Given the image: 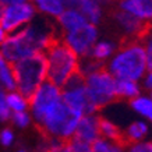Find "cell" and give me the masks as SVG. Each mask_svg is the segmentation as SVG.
<instances>
[{"label":"cell","instance_id":"cell-1","mask_svg":"<svg viewBox=\"0 0 152 152\" xmlns=\"http://www.w3.org/2000/svg\"><path fill=\"white\" fill-rule=\"evenodd\" d=\"M41 50L45 53L48 60L46 80L60 89L70 75L80 67L77 53L66 39L53 34H49L45 38Z\"/></svg>","mask_w":152,"mask_h":152},{"label":"cell","instance_id":"cell-2","mask_svg":"<svg viewBox=\"0 0 152 152\" xmlns=\"http://www.w3.org/2000/svg\"><path fill=\"white\" fill-rule=\"evenodd\" d=\"M7 67L14 80L20 96L25 101L28 107L38 88L46 78V56L42 50H38L24 59L7 63Z\"/></svg>","mask_w":152,"mask_h":152},{"label":"cell","instance_id":"cell-3","mask_svg":"<svg viewBox=\"0 0 152 152\" xmlns=\"http://www.w3.org/2000/svg\"><path fill=\"white\" fill-rule=\"evenodd\" d=\"M140 39L130 35L121 39L115 59L110 63V73L117 78L137 81L144 75L147 69V53Z\"/></svg>","mask_w":152,"mask_h":152},{"label":"cell","instance_id":"cell-4","mask_svg":"<svg viewBox=\"0 0 152 152\" xmlns=\"http://www.w3.org/2000/svg\"><path fill=\"white\" fill-rule=\"evenodd\" d=\"M81 116H83L81 113L70 109L60 99L48 109L42 121L39 124H35V127L42 137H45L46 140L56 138L57 141H60V140L69 138L73 134Z\"/></svg>","mask_w":152,"mask_h":152},{"label":"cell","instance_id":"cell-5","mask_svg":"<svg viewBox=\"0 0 152 152\" xmlns=\"http://www.w3.org/2000/svg\"><path fill=\"white\" fill-rule=\"evenodd\" d=\"M85 87L89 101L96 110L103 109L112 102L120 101L116 91V80L105 64H101L91 73L85 74Z\"/></svg>","mask_w":152,"mask_h":152},{"label":"cell","instance_id":"cell-6","mask_svg":"<svg viewBox=\"0 0 152 152\" xmlns=\"http://www.w3.org/2000/svg\"><path fill=\"white\" fill-rule=\"evenodd\" d=\"M60 99L70 109L78 112L81 115H92L96 112L87 94L85 74L80 67L70 75L69 80L60 88Z\"/></svg>","mask_w":152,"mask_h":152},{"label":"cell","instance_id":"cell-7","mask_svg":"<svg viewBox=\"0 0 152 152\" xmlns=\"http://www.w3.org/2000/svg\"><path fill=\"white\" fill-rule=\"evenodd\" d=\"M57 101H60V89L52 83H49L48 80L43 81L41 84V87L38 88V91L35 92L29 106H28V107L32 109L35 124L41 123L45 113L48 112V109L52 105H55Z\"/></svg>","mask_w":152,"mask_h":152},{"label":"cell","instance_id":"cell-8","mask_svg":"<svg viewBox=\"0 0 152 152\" xmlns=\"http://www.w3.org/2000/svg\"><path fill=\"white\" fill-rule=\"evenodd\" d=\"M95 41H96V28L92 23H87L73 31H69L66 37V42L73 48V50L84 57L92 53V46Z\"/></svg>","mask_w":152,"mask_h":152},{"label":"cell","instance_id":"cell-9","mask_svg":"<svg viewBox=\"0 0 152 152\" xmlns=\"http://www.w3.org/2000/svg\"><path fill=\"white\" fill-rule=\"evenodd\" d=\"M35 9L29 3H17L10 4V7H6L4 13L0 20V27L4 31V34L11 32L17 27L28 23L34 17Z\"/></svg>","mask_w":152,"mask_h":152},{"label":"cell","instance_id":"cell-10","mask_svg":"<svg viewBox=\"0 0 152 152\" xmlns=\"http://www.w3.org/2000/svg\"><path fill=\"white\" fill-rule=\"evenodd\" d=\"M115 18L119 21L121 27L126 28V31L130 32L137 39H145L151 32V21L145 18H140L137 15L129 13V11H121V10H115L113 11Z\"/></svg>","mask_w":152,"mask_h":152},{"label":"cell","instance_id":"cell-11","mask_svg":"<svg viewBox=\"0 0 152 152\" xmlns=\"http://www.w3.org/2000/svg\"><path fill=\"white\" fill-rule=\"evenodd\" d=\"M71 135L80 141L91 145V142H94L96 138L101 137L99 127H98V116H95L94 113L92 115H83Z\"/></svg>","mask_w":152,"mask_h":152},{"label":"cell","instance_id":"cell-12","mask_svg":"<svg viewBox=\"0 0 152 152\" xmlns=\"http://www.w3.org/2000/svg\"><path fill=\"white\" fill-rule=\"evenodd\" d=\"M98 127H99V134L103 135V138L110 140V142L116 144L117 147L127 148L131 145L126 133H123L116 124L110 123L109 120L103 119L101 116H98Z\"/></svg>","mask_w":152,"mask_h":152},{"label":"cell","instance_id":"cell-13","mask_svg":"<svg viewBox=\"0 0 152 152\" xmlns=\"http://www.w3.org/2000/svg\"><path fill=\"white\" fill-rule=\"evenodd\" d=\"M63 3H66L69 9L77 10L92 24H96L101 18V7L98 0H63Z\"/></svg>","mask_w":152,"mask_h":152},{"label":"cell","instance_id":"cell-14","mask_svg":"<svg viewBox=\"0 0 152 152\" xmlns=\"http://www.w3.org/2000/svg\"><path fill=\"white\" fill-rule=\"evenodd\" d=\"M46 152H91L89 144L83 142L75 137L70 135L69 138L60 140L48 148Z\"/></svg>","mask_w":152,"mask_h":152},{"label":"cell","instance_id":"cell-15","mask_svg":"<svg viewBox=\"0 0 152 152\" xmlns=\"http://www.w3.org/2000/svg\"><path fill=\"white\" fill-rule=\"evenodd\" d=\"M123 10L137 15L140 18L151 20L152 9L149 0H117Z\"/></svg>","mask_w":152,"mask_h":152},{"label":"cell","instance_id":"cell-16","mask_svg":"<svg viewBox=\"0 0 152 152\" xmlns=\"http://www.w3.org/2000/svg\"><path fill=\"white\" fill-rule=\"evenodd\" d=\"M57 20H59V24L64 28L66 31H73L75 28L87 24V18L81 13H78L77 10H73V9H69L66 11L63 10L57 15Z\"/></svg>","mask_w":152,"mask_h":152},{"label":"cell","instance_id":"cell-17","mask_svg":"<svg viewBox=\"0 0 152 152\" xmlns=\"http://www.w3.org/2000/svg\"><path fill=\"white\" fill-rule=\"evenodd\" d=\"M116 91H117V96L119 99H131V98L138 96L140 89L138 85L135 84V81L133 80H123V78H117L116 81Z\"/></svg>","mask_w":152,"mask_h":152},{"label":"cell","instance_id":"cell-18","mask_svg":"<svg viewBox=\"0 0 152 152\" xmlns=\"http://www.w3.org/2000/svg\"><path fill=\"white\" fill-rule=\"evenodd\" d=\"M32 1L41 11L52 15H59L64 10L63 0H32Z\"/></svg>","mask_w":152,"mask_h":152},{"label":"cell","instance_id":"cell-19","mask_svg":"<svg viewBox=\"0 0 152 152\" xmlns=\"http://www.w3.org/2000/svg\"><path fill=\"white\" fill-rule=\"evenodd\" d=\"M147 124L145 123H141V121H135L129 127V130L126 131V135L129 138L130 144H137L140 140H142L147 134Z\"/></svg>","mask_w":152,"mask_h":152},{"label":"cell","instance_id":"cell-20","mask_svg":"<svg viewBox=\"0 0 152 152\" xmlns=\"http://www.w3.org/2000/svg\"><path fill=\"white\" fill-rule=\"evenodd\" d=\"M91 152H121L123 148L117 147L116 144L106 141L105 138H96L94 142H91Z\"/></svg>","mask_w":152,"mask_h":152},{"label":"cell","instance_id":"cell-21","mask_svg":"<svg viewBox=\"0 0 152 152\" xmlns=\"http://www.w3.org/2000/svg\"><path fill=\"white\" fill-rule=\"evenodd\" d=\"M130 103L133 106L135 110H138L140 113H142L145 117L151 120L152 117V103H151V99H148V98H131L130 99Z\"/></svg>","mask_w":152,"mask_h":152},{"label":"cell","instance_id":"cell-22","mask_svg":"<svg viewBox=\"0 0 152 152\" xmlns=\"http://www.w3.org/2000/svg\"><path fill=\"white\" fill-rule=\"evenodd\" d=\"M112 52H113V46H112L110 43L102 42V43H98L96 46H95V49L92 50L91 55L95 56V59H98V60H103L110 55Z\"/></svg>","mask_w":152,"mask_h":152},{"label":"cell","instance_id":"cell-23","mask_svg":"<svg viewBox=\"0 0 152 152\" xmlns=\"http://www.w3.org/2000/svg\"><path fill=\"white\" fill-rule=\"evenodd\" d=\"M6 103H7L10 107H13L15 112L24 110V109L27 107L25 101H24L20 95H15V94H9V95L6 96Z\"/></svg>","mask_w":152,"mask_h":152},{"label":"cell","instance_id":"cell-24","mask_svg":"<svg viewBox=\"0 0 152 152\" xmlns=\"http://www.w3.org/2000/svg\"><path fill=\"white\" fill-rule=\"evenodd\" d=\"M0 80H1L3 85H4L7 89H10V91H13L14 88H15L14 80H13V77H11V74H10L9 69H7V66L0 69Z\"/></svg>","mask_w":152,"mask_h":152},{"label":"cell","instance_id":"cell-25","mask_svg":"<svg viewBox=\"0 0 152 152\" xmlns=\"http://www.w3.org/2000/svg\"><path fill=\"white\" fill-rule=\"evenodd\" d=\"M13 120H14V123H17L20 127H24V126L28 124L29 117H28V115L25 113V112L20 110V112H15V113L13 115Z\"/></svg>","mask_w":152,"mask_h":152},{"label":"cell","instance_id":"cell-26","mask_svg":"<svg viewBox=\"0 0 152 152\" xmlns=\"http://www.w3.org/2000/svg\"><path fill=\"white\" fill-rule=\"evenodd\" d=\"M10 117L9 106L4 102V95L0 91V120H7Z\"/></svg>","mask_w":152,"mask_h":152},{"label":"cell","instance_id":"cell-27","mask_svg":"<svg viewBox=\"0 0 152 152\" xmlns=\"http://www.w3.org/2000/svg\"><path fill=\"white\" fill-rule=\"evenodd\" d=\"M130 152H152L151 142H144V144H134V147L130 149Z\"/></svg>","mask_w":152,"mask_h":152},{"label":"cell","instance_id":"cell-28","mask_svg":"<svg viewBox=\"0 0 152 152\" xmlns=\"http://www.w3.org/2000/svg\"><path fill=\"white\" fill-rule=\"evenodd\" d=\"M0 141L3 145H10L11 141H13V133L10 130H3L1 134H0Z\"/></svg>","mask_w":152,"mask_h":152},{"label":"cell","instance_id":"cell-29","mask_svg":"<svg viewBox=\"0 0 152 152\" xmlns=\"http://www.w3.org/2000/svg\"><path fill=\"white\" fill-rule=\"evenodd\" d=\"M3 4H17V3H23L25 0H0Z\"/></svg>","mask_w":152,"mask_h":152},{"label":"cell","instance_id":"cell-30","mask_svg":"<svg viewBox=\"0 0 152 152\" xmlns=\"http://www.w3.org/2000/svg\"><path fill=\"white\" fill-rule=\"evenodd\" d=\"M151 71L148 73V75H147V83H145V87L148 88V89H151Z\"/></svg>","mask_w":152,"mask_h":152},{"label":"cell","instance_id":"cell-31","mask_svg":"<svg viewBox=\"0 0 152 152\" xmlns=\"http://www.w3.org/2000/svg\"><path fill=\"white\" fill-rule=\"evenodd\" d=\"M4 10H6V4H3V3L0 1V20H1V15L4 13Z\"/></svg>","mask_w":152,"mask_h":152},{"label":"cell","instance_id":"cell-32","mask_svg":"<svg viewBox=\"0 0 152 152\" xmlns=\"http://www.w3.org/2000/svg\"><path fill=\"white\" fill-rule=\"evenodd\" d=\"M4 66H6L4 57H3V55H1V53H0V69H1V67H4Z\"/></svg>","mask_w":152,"mask_h":152},{"label":"cell","instance_id":"cell-33","mask_svg":"<svg viewBox=\"0 0 152 152\" xmlns=\"http://www.w3.org/2000/svg\"><path fill=\"white\" fill-rule=\"evenodd\" d=\"M3 39H4V31L0 27V42H3Z\"/></svg>","mask_w":152,"mask_h":152},{"label":"cell","instance_id":"cell-34","mask_svg":"<svg viewBox=\"0 0 152 152\" xmlns=\"http://www.w3.org/2000/svg\"><path fill=\"white\" fill-rule=\"evenodd\" d=\"M98 1H102V3H110L112 0H98Z\"/></svg>","mask_w":152,"mask_h":152},{"label":"cell","instance_id":"cell-35","mask_svg":"<svg viewBox=\"0 0 152 152\" xmlns=\"http://www.w3.org/2000/svg\"><path fill=\"white\" fill-rule=\"evenodd\" d=\"M20 152H25V151H20Z\"/></svg>","mask_w":152,"mask_h":152}]
</instances>
